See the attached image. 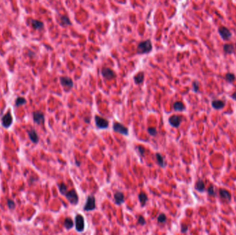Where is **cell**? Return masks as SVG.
I'll return each instance as SVG.
<instances>
[{"instance_id":"6da1fadb","label":"cell","mask_w":236,"mask_h":235,"mask_svg":"<svg viewBox=\"0 0 236 235\" xmlns=\"http://www.w3.org/2000/svg\"><path fill=\"white\" fill-rule=\"evenodd\" d=\"M153 46L150 39H147L145 41L140 42L137 45V53L139 54H147L152 51Z\"/></svg>"},{"instance_id":"7a4b0ae2","label":"cell","mask_w":236,"mask_h":235,"mask_svg":"<svg viewBox=\"0 0 236 235\" xmlns=\"http://www.w3.org/2000/svg\"><path fill=\"white\" fill-rule=\"evenodd\" d=\"M60 80L61 85L63 86V88H64L66 91H68L70 90H71L74 86L72 79L68 76H61Z\"/></svg>"},{"instance_id":"3957f363","label":"cell","mask_w":236,"mask_h":235,"mask_svg":"<svg viewBox=\"0 0 236 235\" xmlns=\"http://www.w3.org/2000/svg\"><path fill=\"white\" fill-rule=\"evenodd\" d=\"M13 118L10 111H8L2 118V125L5 128H8L13 124Z\"/></svg>"},{"instance_id":"277c9868","label":"cell","mask_w":236,"mask_h":235,"mask_svg":"<svg viewBox=\"0 0 236 235\" xmlns=\"http://www.w3.org/2000/svg\"><path fill=\"white\" fill-rule=\"evenodd\" d=\"M75 229L79 232H82L84 230L85 224L84 218L82 215H77L75 218Z\"/></svg>"},{"instance_id":"5b68a950","label":"cell","mask_w":236,"mask_h":235,"mask_svg":"<svg viewBox=\"0 0 236 235\" xmlns=\"http://www.w3.org/2000/svg\"><path fill=\"white\" fill-rule=\"evenodd\" d=\"M65 196L66 197L68 201L71 203V204H73V205H77V203H78V195H77V192H76L75 190H74V189L66 192V194H65Z\"/></svg>"},{"instance_id":"8992f818","label":"cell","mask_w":236,"mask_h":235,"mask_svg":"<svg viewBox=\"0 0 236 235\" xmlns=\"http://www.w3.org/2000/svg\"><path fill=\"white\" fill-rule=\"evenodd\" d=\"M95 122L96 126L99 129H106L109 125V121L99 115H95Z\"/></svg>"},{"instance_id":"52a82bcc","label":"cell","mask_w":236,"mask_h":235,"mask_svg":"<svg viewBox=\"0 0 236 235\" xmlns=\"http://www.w3.org/2000/svg\"><path fill=\"white\" fill-rule=\"evenodd\" d=\"M95 198L92 195H89L86 199V204L84 206V210L88 212L95 209Z\"/></svg>"},{"instance_id":"ba28073f","label":"cell","mask_w":236,"mask_h":235,"mask_svg":"<svg viewBox=\"0 0 236 235\" xmlns=\"http://www.w3.org/2000/svg\"><path fill=\"white\" fill-rule=\"evenodd\" d=\"M112 128H113V130L115 132H116V133L122 134L123 135H125V136L128 135V129L126 127V126H124L123 124H122V123H118V122H115L113 123Z\"/></svg>"},{"instance_id":"9c48e42d","label":"cell","mask_w":236,"mask_h":235,"mask_svg":"<svg viewBox=\"0 0 236 235\" xmlns=\"http://www.w3.org/2000/svg\"><path fill=\"white\" fill-rule=\"evenodd\" d=\"M182 117L180 115L173 114L169 118V123L171 126L174 128L179 127L182 122Z\"/></svg>"},{"instance_id":"30bf717a","label":"cell","mask_w":236,"mask_h":235,"mask_svg":"<svg viewBox=\"0 0 236 235\" xmlns=\"http://www.w3.org/2000/svg\"><path fill=\"white\" fill-rule=\"evenodd\" d=\"M33 118L34 122L37 124L44 123L45 121L44 114L41 111H35L33 112Z\"/></svg>"},{"instance_id":"8fae6325","label":"cell","mask_w":236,"mask_h":235,"mask_svg":"<svg viewBox=\"0 0 236 235\" xmlns=\"http://www.w3.org/2000/svg\"><path fill=\"white\" fill-rule=\"evenodd\" d=\"M101 73L103 77H104L106 79H114L116 76V75H115L114 71L111 70V68H103L101 69Z\"/></svg>"},{"instance_id":"7c38bea8","label":"cell","mask_w":236,"mask_h":235,"mask_svg":"<svg viewBox=\"0 0 236 235\" xmlns=\"http://www.w3.org/2000/svg\"><path fill=\"white\" fill-rule=\"evenodd\" d=\"M218 32L224 40H229L231 37V32L230 30L224 26H222L218 29Z\"/></svg>"},{"instance_id":"4fadbf2b","label":"cell","mask_w":236,"mask_h":235,"mask_svg":"<svg viewBox=\"0 0 236 235\" xmlns=\"http://www.w3.org/2000/svg\"><path fill=\"white\" fill-rule=\"evenodd\" d=\"M27 134H28L30 141L34 143V144H37L39 142V136H38L36 130L34 128L30 129L29 130H27Z\"/></svg>"},{"instance_id":"5bb4252c","label":"cell","mask_w":236,"mask_h":235,"mask_svg":"<svg viewBox=\"0 0 236 235\" xmlns=\"http://www.w3.org/2000/svg\"><path fill=\"white\" fill-rule=\"evenodd\" d=\"M114 199L117 205H121L124 201V194L122 192H116L114 194Z\"/></svg>"},{"instance_id":"9a60e30c","label":"cell","mask_w":236,"mask_h":235,"mask_svg":"<svg viewBox=\"0 0 236 235\" xmlns=\"http://www.w3.org/2000/svg\"><path fill=\"white\" fill-rule=\"evenodd\" d=\"M30 24L33 26L34 29L35 30H41L42 29L44 26V23L41 21L37 20V19H30Z\"/></svg>"},{"instance_id":"2e32d148","label":"cell","mask_w":236,"mask_h":235,"mask_svg":"<svg viewBox=\"0 0 236 235\" xmlns=\"http://www.w3.org/2000/svg\"><path fill=\"white\" fill-rule=\"evenodd\" d=\"M219 195L223 199L226 200V201H230L231 199V196H230V194L229 193V192L225 189H220L219 191Z\"/></svg>"},{"instance_id":"e0dca14e","label":"cell","mask_w":236,"mask_h":235,"mask_svg":"<svg viewBox=\"0 0 236 235\" xmlns=\"http://www.w3.org/2000/svg\"><path fill=\"white\" fill-rule=\"evenodd\" d=\"M211 104L213 108L216 110H220L224 107L225 103L224 101H222V100H213L212 101Z\"/></svg>"},{"instance_id":"ac0fdd59","label":"cell","mask_w":236,"mask_h":235,"mask_svg":"<svg viewBox=\"0 0 236 235\" xmlns=\"http://www.w3.org/2000/svg\"><path fill=\"white\" fill-rule=\"evenodd\" d=\"M144 73L143 71H141L138 73L137 75L134 76V81L136 84H140L144 81Z\"/></svg>"},{"instance_id":"d6986e66","label":"cell","mask_w":236,"mask_h":235,"mask_svg":"<svg viewBox=\"0 0 236 235\" xmlns=\"http://www.w3.org/2000/svg\"><path fill=\"white\" fill-rule=\"evenodd\" d=\"M195 188L197 191H198V192H204V190H205V185H204V181L202 180H198V181H197L196 183H195Z\"/></svg>"},{"instance_id":"ffe728a7","label":"cell","mask_w":236,"mask_h":235,"mask_svg":"<svg viewBox=\"0 0 236 235\" xmlns=\"http://www.w3.org/2000/svg\"><path fill=\"white\" fill-rule=\"evenodd\" d=\"M173 108L175 111H184L185 110V106L184 105L182 101H175L173 103Z\"/></svg>"},{"instance_id":"44dd1931","label":"cell","mask_w":236,"mask_h":235,"mask_svg":"<svg viewBox=\"0 0 236 235\" xmlns=\"http://www.w3.org/2000/svg\"><path fill=\"white\" fill-rule=\"evenodd\" d=\"M138 199L140 201L141 203V205L142 206H144V205H146V201H147V200H148V196L146 195L144 192H140L138 195Z\"/></svg>"},{"instance_id":"7402d4cb","label":"cell","mask_w":236,"mask_h":235,"mask_svg":"<svg viewBox=\"0 0 236 235\" xmlns=\"http://www.w3.org/2000/svg\"><path fill=\"white\" fill-rule=\"evenodd\" d=\"M223 50L227 54H231L234 52V47L230 43H225L223 46Z\"/></svg>"},{"instance_id":"603a6c76","label":"cell","mask_w":236,"mask_h":235,"mask_svg":"<svg viewBox=\"0 0 236 235\" xmlns=\"http://www.w3.org/2000/svg\"><path fill=\"white\" fill-rule=\"evenodd\" d=\"M64 226L67 229H71L74 226V223H73V221L72 220L71 218H69V217H67V218H65L64 222Z\"/></svg>"},{"instance_id":"cb8c5ba5","label":"cell","mask_w":236,"mask_h":235,"mask_svg":"<svg viewBox=\"0 0 236 235\" xmlns=\"http://www.w3.org/2000/svg\"><path fill=\"white\" fill-rule=\"evenodd\" d=\"M155 157L156 159H157L158 165H159L160 167H162V168H164L165 166V163L164 159V157H162V155L160 153H156Z\"/></svg>"},{"instance_id":"d4e9b609","label":"cell","mask_w":236,"mask_h":235,"mask_svg":"<svg viewBox=\"0 0 236 235\" xmlns=\"http://www.w3.org/2000/svg\"><path fill=\"white\" fill-rule=\"evenodd\" d=\"M27 103L26 99H25L24 97H17V99L15 101V106H22V105L26 104Z\"/></svg>"},{"instance_id":"484cf974","label":"cell","mask_w":236,"mask_h":235,"mask_svg":"<svg viewBox=\"0 0 236 235\" xmlns=\"http://www.w3.org/2000/svg\"><path fill=\"white\" fill-rule=\"evenodd\" d=\"M60 20H61L62 24L64 25V26H71L72 25L71 21L70 20V19L67 16L62 15L60 17Z\"/></svg>"},{"instance_id":"4316f807","label":"cell","mask_w":236,"mask_h":235,"mask_svg":"<svg viewBox=\"0 0 236 235\" xmlns=\"http://www.w3.org/2000/svg\"><path fill=\"white\" fill-rule=\"evenodd\" d=\"M58 188L60 193H61L62 195H64V196H65V194H66V192H68L67 186H66L64 183H61L60 184L58 185Z\"/></svg>"},{"instance_id":"83f0119b","label":"cell","mask_w":236,"mask_h":235,"mask_svg":"<svg viewBox=\"0 0 236 235\" xmlns=\"http://www.w3.org/2000/svg\"><path fill=\"white\" fill-rule=\"evenodd\" d=\"M225 79H227V81L229 83L233 82L235 79V76L234 74L233 73H227L226 76H225Z\"/></svg>"},{"instance_id":"f1b7e54d","label":"cell","mask_w":236,"mask_h":235,"mask_svg":"<svg viewBox=\"0 0 236 235\" xmlns=\"http://www.w3.org/2000/svg\"><path fill=\"white\" fill-rule=\"evenodd\" d=\"M167 221V216L164 214H160L157 217V221L159 223H165Z\"/></svg>"},{"instance_id":"f546056e","label":"cell","mask_w":236,"mask_h":235,"mask_svg":"<svg viewBox=\"0 0 236 235\" xmlns=\"http://www.w3.org/2000/svg\"><path fill=\"white\" fill-rule=\"evenodd\" d=\"M148 131V134L151 135V136H155L156 134H157V129L155 128H153V127H149L147 130Z\"/></svg>"},{"instance_id":"4dcf8cb0","label":"cell","mask_w":236,"mask_h":235,"mask_svg":"<svg viewBox=\"0 0 236 235\" xmlns=\"http://www.w3.org/2000/svg\"><path fill=\"white\" fill-rule=\"evenodd\" d=\"M7 204H8V207H9L10 209H11V210L15 209V202L13 201V200L8 199Z\"/></svg>"},{"instance_id":"1f68e13d","label":"cell","mask_w":236,"mask_h":235,"mask_svg":"<svg viewBox=\"0 0 236 235\" xmlns=\"http://www.w3.org/2000/svg\"><path fill=\"white\" fill-rule=\"evenodd\" d=\"M193 91L197 92L199 90V84L197 81H194L193 82Z\"/></svg>"},{"instance_id":"d6a6232c","label":"cell","mask_w":236,"mask_h":235,"mask_svg":"<svg viewBox=\"0 0 236 235\" xmlns=\"http://www.w3.org/2000/svg\"><path fill=\"white\" fill-rule=\"evenodd\" d=\"M207 192H208L209 195H215V194H216L215 190H214V188L213 185H210V186L208 187V189H207Z\"/></svg>"},{"instance_id":"836d02e7","label":"cell","mask_w":236,"mask_h":235,"mask_svg":"<svg viewBox=\"0 0 236 235\" xmlns=\"http://www.w3.org/2000/svg\"><path fill=\"white\" fill-rule=\"evenodd\" d=\"M138 223L142 225V226H144L146 224V220L144 219V218L142 216H140L138 218Z\"/></svg>"},{"instance_id":"e575fe53","label":"cell","mask_w":236,"mask_h":235,"mask_svg":"<svg viewBox=\"0 0 236 235\" xmlns=\"http://www.w3.org/2000/svg\"><path fill=\"white\" fill-rule=\"evenodd\" d=\"M137 150H138V152H140L142 156H144V154L145 152V148H144L143 146H137Z\"/></svg>"},{"instance_id":"d590c367","label":"cell","mask_w":236,"mask_h":235,"mask_svg":"<svg viewBox=\"0 0 236 235\" xmlns=\"http://www.w3.org/2000/svg\"><path fill=\"white\" fill-rule=\"evenodd\" d=\"M188 230V226L186 225V224H182V226H181V231L182 232L184 233Z\"/></svg>"},{"instance_id":"8d00e7d4","label":"cell","mask_w":236,"mask_h":235,"mask_svg":"<svg viewBox=\"0 0 236 235\" xmlns=\"http://www.w3.org/2000/svg\"><path fill=\"white\" fill-rule=\"evenodd\" d=\"M231 97H232L234 100H236V92H235L232 95H231Z\"/></svg>"},{"instance_id":"74e56055","label":"cell","mask_w":236,"mask_h":235,"mask_svg":"<svg viewBox=\"0 0 236 235\" xmlns=\"http://www.w3.org/2000/svg\"><path fill=\"white\" fill-rule=\"evenodd\" d=\"M84 121H85V122H86V123H89V119H86V118H85Z\"/></svg>"},{"instance_id":"f35d334b","label":"cell","mask_w":236,"mask_h":235,"mask_svg":"<svg viewBox=\"0 0 236 235\" xmlns=\"http://www.w3.org/2000/svg\"><path fill=\"white\" fill-rule=\"evenodd\" d=\"M235 48H236V43H235Z\"/></svg>"}]
</instances>
